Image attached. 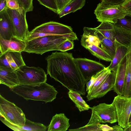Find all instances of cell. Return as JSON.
Segmentation results:
<instances>
[{
  "label": "cell",
  "instance_id": "obj_1",
  "mask_svg": "<svg viewBox=\"0 0 131 131\" xmlns=\"http://www.w3.org/2000/svg\"><path fill=\"white\" fill-rule=\"evenodd\" d=\"M47 74L69 90L86 94L85 80L72 53L55 52L46 58Z\"/></svg>",
  "mask_w": 131,
  "mask_h": 131
},
{
  "label": "cell",
  "instance_id": "obj_2",
  "mask_svg": "<svg viewBox=\"0 0 131 131\" xmlns=\"http://www.w3.org/2000/svg\"><path fill=\"white\" fill-rule=\"evenodd\" d=\"M12 91L28 100L51 102L56 98L58 91L46 82L35 85H19L10 89Z\"/></svg>",
  "mask_w": 131,
  "mask_h": 131
},
{
  "label": "cell",
  "instance_id": "obj_3",
  "mask_svg": "<svg viewBox=\"0 0 131 131\" xmlns=\"http://www.w3.org/2000/svg\"><path fill=\"white\" fill-rule=\"evenodd\" d=\"M68 38L55 35H47L25 41L24 52L42 55L47 52L58 50V46Z\"/></svg>",
  "mask_w": 131,
  "mask_h": 131
},
{
  "label": "cell",
  "instance_id": "obj_4",
  "mask_svg": "<svg viewBox=\"0 0 131 131\" xmlns=\"http://www.w3.org/2000/svg\"><path fill=\"white\" fill-rule=\"evenodd\" d=\"M19 85H35L46 82L47 74L43 69L38 67L26 65L16 70Z\"/></svg>",
  "mask_w": 131,
  "mask_h": 131
},
{
  "label": "cell",
  "instance_id": "obj_5",
  "mask_svg": "<svg viewBox=\"0 0 131 131\" xmlns=\"http://www.w3.org/2000/svg\"><path fill=\"white\" fill-rule=\"evenodd\" d=\"M91 109V115L87 125L106 123L113 124L117 122L116 108L112 103L110 104L100 103Z\"/></svg>",
  "mask_w": 131,
  "mask_h": 131
},
{
  "label": "cell",
  "instance_id": "obj_6",
  "mask_svg": "<svg viewBox=\"0 0 131 131\" xmlns=\"http://www.w3.org/2000/svg\"><path fill=\"white\" fill-rule=\"evenodd\" d=\"M94 13L97 21L114 24L128 14L121 5H111L102 2L97 5Z\"/></svg>",
  "mask_w": 131,
  "mask_h": 131
},
{
  "label": "cell",
  "instance_id": "obj_7",
  "mask_svg": "<svg viewBox=\"0 0 131 131\" xmlns=\"http://www.w3.org/2000/svg\"><path fill=\"white\" fill-rule=\"evenodd\" d=\"M0 115L11 123L21 127L26 118L21 109L0 95Z\"/></svg>",
  "mask_w": 131,
  "mask_h": 131
},
{
  "label": "cell",
  "instance_id": "obj_8",
  "mask_svg": "<svg viewBox=\"0 0 131 131\" xmlns=\"http://www.w3.org/2000/svg\"><path fill=\"white\" fill-rule=\"evenodd\" d=\"M30 32L61 36L72 40H78L77 35L73 32L71 27L54 21L43 23L35 27Z\"/></svg>",
  "mask_w": 131,
  "mask_h": 131
},
{
  "label": "cell",
  "instance_id": "obj_9",
  "mask_svg": "<svg viewBox=\"0 0 131 131\" xmlns=\"http://www.w3.org/2000/svg\"><path fill=\"white\" fill-rule=\"evenodd\" d=\"M7 10L13 24L15 37L25 41L30 32L26 18V13L20 7L17 9H12L7 7Z\"/></svg>",
  "mask_w": 131,
  "mask_h": 131
},
{
  "label": "cell",
  "instance_id": "obj_10",
  "mask_svg": "<svg viewBox=\"0 0 131 131\" xmlns=\"http://www.w3.org/2000/svg\"><path fill=\"white\" fill-rule=\"evenodd\" d=\"M112 103L116 108L118 125L123 129L128 127L131 113V97L117 95Z\"/></svg>",
  "mask_w": 131,
  "mask_h": 131
},
{
  "label": "cell",
  "instance_id": "obj_11",
  "mask_svg": "<svg viewBox=\"0 0 131 131\" xmlns=\"http://www.w3.org/2000/svg\"><path fill=\"white\" fill-rule=\"evenodd\" d=\"M76 65L86 83L91 77L104 69L105 67L100 63L86 58H74Z\"/></svg>",
  "mask_w": 131,
  "mask_h": 131
},
{
  "label": "cell",
  "instance_id": "obj_12",
  "mask_svg": "<svg viewBox=\"0 0 131 131\" xmlns=\"http://www.w3.org/2000/svg\"><path fill=\"white\" fill-rule=\"evenodd\" d=\"M25 65L21 52L7 51L0 54V66L16 70Z\"/></svg>",
  "mask_w": 131,
  "mask_h": 131
},
{
  "label": "cell",
  "instance_id": "obj_13",
  "mask_svg": "<svg viewBox=\"0 0 131 131\" xmlns=\"http://www.w3.org/2000/svg\"><path fill=\"white\" fill-rule=\"evenodd\" d=\"M14 36V25L6 8L0 12V37L10 40Z\"/></svg>",
  "mask_w": 131,
  "mask_h": 131
},
{
  "label": "cell",
  "instance_id": "obj_14",
  "mask_svg": "<svg viewBox=\"0 0 131 131\" xmlns=\"http://www.w3.org/2000/svg\"><path fill=\"white\" fill-rule=\"evenodd\" d=\"M116 73L111 71L99 88L89 96H87V101L103 96L113 89L115 82Z\"/></svg>",
  "mask_w": 131,
  "mask_h": 131
},
{
  "label": "cell",
  "instance_id": "obj_15",
  "mask_svg": "<svg viewBox=\"0 0 131 131\" xmlns=\"http://www.w3.org/2000/svg\"><path fill=\"white\" fill-rule=\"evenodd\" d=\"M26 47L25 41L14 36L10 40L0 37V54L7 51L22 52Z\"/></svg>",
  "mask_w": 131,
  "mask_h": 131
},
{
  "label": "cell",
  "instance_id": "obj_16",
  "mask_svg": "<svg viewBox=\"0 0 131 131\" xmlns=\"http://www.w3.org/2000/svg\"><path fill=\"white\" fill-rule=\"evenodd\" d=\"M0 83L11 89L19 85L16 70L0 66Z\"/></svg>",
  "mask_w": 131,
  "mask_h": 131
},
{
  "label": "cell",
  "instance_id": "obj_17",
  "mask_svg": "<svg viewBox=\"0 0 131 131\" xmlns=\"http://www.w3.org/2000/svg\"><path fill=\"white\" fill-rule=\"evenodd\" d=\"M114 41L129 48L131 46V30L114 24Z\"/></svg>",
  "mask_w": 131,
  "mask_h": 131
},
{
  "label": "cell",
  "instance_id": "obj_18",
  "mask_svg": "<svg viewBox=\"0 0 131 131\" xmlns=\"http://www.w3.org/2000/svg\"><path fill=\"white\" fill-rule=\"evenodd\" d=\"M126 66V57L118 66L116 72L115 82L113 90L118 95H123Z\"/></svg>",
  "mask_w": 131,
  "mask_h": 131
},
{
  "label": "cell",
  "instance_id": "obj_19",
  "mask_svg": "<svg viewBox=\"0 0 131 131\" xmlns=\"http://www.w3.org/2000/svg\"><path fill=\"white\" fill-rule=\"evenodd\" d=\"M69 119L63 113L53 116L48 126V131H66L70 126Z\"/></svg>",
  "mask_w": 131,
  "mask_h": 131
},
{
  "label": "cell",
  "instance_id": "obj_20",
  "mask_svg": "<svg viewBox=\"0 0 131 131\" xmlns=\"http://www.w3.org/2000/svg\"><path fill=\"white\" fill-rule=\"evenodd\" d=\"M115 42L116 45L115 53L111 63L107 67L111 71L116 73L118 66L126 58L129 48Z\"/></svg>",
  "mask_w": 131,
  "mask_h": 131
},
{
  "label": "cell",
  "instance_id": "obj_21",
  "mask_svg": "<svg viewBox=\"0 0 131 131\" xmlns=\"http://www.w3.org/2000/svg\"><path fill=\"white\" fill-rule=\"evenodd\" d=\"M94 28L95 35L100 41L101 48L110 56L112 60L116 50L115 42L104 37L100 32Z\"/></svg>",
  "mask_w": 131,
  "mask_h": 131
},
{
  "label": "cell",
  "instance_id": "obj_22",
  "mask_svg": "<svg viewBox=\"0 0 131 131\" xmlns=\"http://www.w3.org/2000/svg\"><path fill=\"white\" fill-rule=\"evenodd\" d=\"M126 66L123 92L126 94L131 93V46L129 48L126 56Z\"/></svg>",
  "mask_w": 131,
  "mask_h": 131
},
{
  "label": "cell",
  "instance_id": "obj_23",
  "mask_svg": "<svg viewBox=\"0 0 131 131\" xmlns=\"http://www.w3.org/2000/svg\"><path fill=\"white\" fill-rule=\"evenodd\" d=\"M81 44L92 55L99 59L107 61H112V59L110 56L100 47L92 44L85 43Z\"/></svg>",
  "mask_w": 131,
  "mask_h": 131
},
{
  "label": "cell",
  "instance_id": "obj_24",
  "mask_svg": "<svg viewBox=\"0 0 131 131\" xmlns=\"http://www.w3.org/2000/svg\"><path fill=\"white\" fill-rule=\"evenodd\" d=\"M69 97L75 104L80 112L88 110L91 108L83 99L78 92L70 90L68 92Z\"/></svg>",
  "mask_w": 131,
  "mask_h": 131
},
{
  "label": "cell",
  "instance_id": "obj_25",
  "mask_svg": "<svg viewBox=\"0 0 131 131\" xmlns=\"http://www.w3.org/2000/svg\"><path fill=\"white\" fill-rule=\"evenodd\" d=\"M86 0H72L66 7L58 14L60 17L82 8L84 6Z\"/></svg>",
  "mask_w": 131,
  "mask_h": 131
},
{
  "label": "cell",
  "instance_id": "obj_26",
  "mask_svg": "<svg viewBox=\"0 0 131 131\" xmlns=\"http://www.w3.org/2000/svg\"><path fill=\"white\" fill-rule=\"evenodd\" d=\"M103 36L114 41V24L107 22H103L98 27L94 28Z\"/></svg>",
  "mask_w": 131,
  "mask_h": 131
},
{
  "label": "cell",
  "instance_id": "obj_27",
  "mask_svg": "<svg viewBox=\"0 0 131 131\" xmlns=\"http://www.w3.org/2000/svg\"><path fill=\"white\" fill-rule=\"evenodd\" d=\"M111 71L107 67L99 72L97 77L90 89L87 92V96H88L94 92L100 86L105 79L107 77Z\"/></svg>",
  "mask_w": 131,
  "mask_h": 131
},
{
  "label": "cell",
  "instance_id": "obj_28",
  "mask_svg": "<svg viewBox=\"0 0 131 131\" xmlns=\"http://www.w3.org/2000/svg\"><path fill=\"white\" fill-rule=\"evenodd\" d=\"M47 128L46 126L41 123L34 122L27 118L24 125L20 127L21 131H45Z\"/></svg>",
  "mask_w": 131,
  "mask_h": 131
},
{
  "label": "cell",
  "instance_id": "obj_29",
  "mask_svg": "<svg viewBox=\"0 0 131 131\" xmlns=\"http://www.w3.org/2000/svg\"><path fill=\"white\" fill-rule=\"evenodd\" d=\"M114 24L131 30V14H128L123 18L118 19Z\"/></svg>",
  "mask_w": 131,
  "mask_h": 131
},
{
  "label": "cell",
  "instance_id": "obj_30",
  "mask_svg": "<svg viewBox=\"0 0 131 131\" xmlns=\"http://www.w3.org/2000/svg\"><path fill=\"white\" fill-rule=\"evenodd\" d=\"M100 123L92 124L86 125L85 126L75 129H71L70 131H102Z\"/></svg>",
  "mask_w": 131,
  "mask_h": 131
},
{
  "label": "cell",
  "instance_id": "obj_31",
  "mask_svg": "<svg viewBox=\"0 0 131 131\" xmlns=\"http://www.w3.org/2000/svg\"><path fill=\"white\" fill-rule=\"evenodd\" d=\"M40 4L58 14V9L55 0H37Z\"/></svg>",
  "mask_w": 131,
  "mask_h": 131
},
{
  "label": "cell",
  "instance_id": "obj_32",
  "mask_svg": "<svg viewBox=\"0 0 131 131\" xmlns=\"http://www.w3.org/2000/svg\"><path fill=\"white\" fill-rule=\"evenodd\" d=\"M33 0H17L19 6L22 7L26 13L33 11Z\"/></svg>",
  "mask_w": 131,
  "mask_h": 131
},
{
  "label": "cell",
  "instance_id": "obj_33",
  "mask_svg": "<svg viewBox=\"0 0 131 131\" xmlns=\"http://www.w3.org/2000/svg\"><path fill=\"white\" fill-rule=\"evenodd\" d=\"M73 41L70 39L65 41L58 46V51L64 52L73 49L74 46Z\"/></svg>",
  "mask_w": 131,
  "mask_h": 131
},
{
  "label": "cell",
  "instance_id": "obj_34",
  "mask_svg": "<svg viewBox=\"0 0 131 131\" xmlns=\"http://www.w3.org/2000/svg\"><path fill=\"white\" fill-rule=\"evenodd\" d=\"M57 8L58 14L72 0H55Z\"/></svg>",
  "mask_w": 131,
  "mask_h": 131
},
{
  "label": "cell",
  "instance_id": "obj_35",
  "mask_svg": "<svg viewBox=\"0 0 131 131\" xmlns=\"http://www.w3.org/2000/svg\"><path fill=\"white\" fill-rule=\"evenodd\" d=\"M7 7L12 9H17L19 7L17 0H6Z\"/></svg>",
  "mask_w": 131,
  "mask_h": 131
},
{
  "label": "cell",
  "instance_id": "obj_36",
  "mask_svg": "<svg viewBox=\"0 0 131 131\" xmlns=\"http://www.w3.org/2000/svg\"><path fill=\"white\" fill-rule=\"evenodd\" d=\"M126 0H101L107 4L115 5H122Z\"/></svg>",
  "mask_w": 131,
  "mask_h": 131
},
{
  "label": "cell",
  "instance_id": "obj_37",
  "mask_svg": "<svg viewBox=\"0 0 131 131\" xmlns=\"http://www.w3.org/2000/svg\"><path fill=\"white\" fill-rule=\"evenodd\" d=\"M98 73L92 76L90 80L86 83V92H87L90 89L94 83L97 77Z\"/></svg>",
  "mask_w": 131,
  "mask_h": 131
},
{
  "label": "cell",
  "instance_id": "obj_38",
  "mask_svg": "<svg viewBox=\"0 0 131 131\" xmlns=\"http://www.w3.org/2000/svg\"><path fill=\"white\" fill-rule=\"evenodd\" d=\"M128 14H131V0H126L121 5Z\"/></svg>",
  "mask_w": 131,
  "mask_h": 131
},
{
  "label": "cell",
  "instance_id": "obj_39",
  "mask_svg": "<svg viewBox=\"0 0 131 131\" xmlns=\"http://www.w3.org/2000/svg\"><path fill=\"white\" fill-rule=\"evenodd\" d=\"M7 7L6 0H0V12L7 8Z\"/></svg>",
  "mask_w": 131,
  "mask_h": 131
},
{
  "label": "cell",
  "instance_id": "obj_40",
  "mask_svg": "<svg viewBox=\"0 0 131 131\" xmlns=\"http://www.w3.org/2000/svg\"><path fill=\"white\" fill-rule=\"evenodd\" d=\"M101 127L102 131H113L112 127H110L107 124H101Z\"/></svg>",
  "mask_w": 131,
  "mask_h": 131
},
{
  "label": "cell",
  "instance_id": "obj_41",
  "mask_svg": "<svg viewBox=\"0 0 131 131\" xmlns=\"http://www.w3.org/2000/svg\"><path fill=\"white\" fill-rule=\"evenodd\" d=\"M112 127L113 131H124V129L118 125H115Z\"/></svg>",
  "mask_w": 131,
  "mask_h": 131
},
{
  "label": "cell",
  "instance_id": "obj_42",
  "mask_svg": "<svg viewBox=\"0 0 131 131\" xmlns=\"http://www.w3.org/2000/svg\"><path fill=\"white\" fill-rule=\"evenodd\" d=\"M124 131H131V126H129L128 127L124 129Z\"/></svg>",
  "mask_w": 131,
  "mask_h": 131
},
{
  "label": "cell",
  "instance_id": "obj_43",
  "mask_svg": "<svg viewBox=\"0 0 131 131\" xmlns=\"http://www.w3.org/2000/svg\"><path fill=\"white\" fill-rule=\"evenodd\" d=\"M131 122V113L130 114V117L129 119V123Z\"/></svg>",
  "mask_w": 131,
  "mask_h": 131
},
{
  "label": "cell",
  "instance_id": "obj_44",
  "mask_svg": "<svg viewBox=\"0 0 131 131\" xmlns=\"http://www.w3.org/2000/svg\"><path fill=\"white\" fill-rule=\"evenodd\" d=\"M129 126H131V122L129 123Z\"/></svg>",
  "mask_w": 131,
  "mask_h": 131
},
{
  "label": "cell",
  "instance_id": "obj_45",
  "mask_svg": "<svg viewBox=\"0 0 131 131\" xmlns=\"http://www.w3.org/2000/svg\"></svg>",
  "mask_w": 131,
  "mask_h": 131
}]
</instances>
